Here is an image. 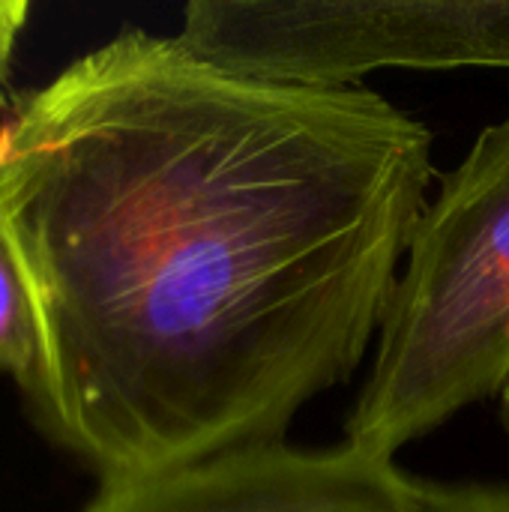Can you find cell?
<instances>
[{
    "instance_id": "3957f363",
    "label": "cell",
    "mask_w": 509,
    "mask_h": 512,
    "mask_svg": "<svg viewBox=\"0 0 509 512\" xmlns=\"http://www.w3.org/2000/svg\"><path fill=\"white\" fill-rule=\"evenodd\" d=\"M177 39L261 78L360 84L375 69H509V0H195Z\"/></svg>"
},
{
    "instance_id": "52a82bcc",
    "label": "cell",
    "mask_w": 509,
    "mask_h": 512,
    "mask_svg": "<svg viewBox=\"0 0 509 512\" xmlns=\"http://www.w3.org/2000/svg\"><path fill=\"white\" fill-rule=\"evenodd\" d=\"M27 12L30 6L24 0H0V108L6 105V81L12 72L18 39L27 24Z\"/></svg>"
},
{
    "instance_id": "277c9868",
    "label": "cell",
    "mask_w": 509,
    "mask_h": 512,
    "mask_svg": "<svg viewBox=\"0 0 509 512\" xmlns=\"http://www.w3.org/2000/svg\"><path fill=\"white\" fill-rule=\"evenodd\" d=\"M84 512H438L432 483L351 444L288 441L228 450L189 465L99 480Z\"/></svg>"
},
{
    "instance_id": "6da1fadb",
    "label": "cell",
    "mask_w": 509,
    "mask_h": 512,
    "mask_svg": "<svg viewBox=\"0 0 509 512\" xmlns=\"http://www.w3.org/2000/svg\"><path fill=\"white\" fill-rule=\"evenodd\" d=\"M360 84L225 69L123 30L0 120V234L60 447L99 480L285 441L360 369L435 180Z\"/></svg>"
},
{
    "instance_id": "7a4b0ae2",
    "label": "cell",
    "mask_w": 509,
    "mask_h": 512,
    "mask_svg": "<svg viewBox=\"0 0 509 512\" xmlns=\"http://www.w3.org/2000/svg\"><path fill=\"white\" fill-rule=\"evenodd\" d=\"M509 387V111L426 204L345 444L393 459Z\"/></svg>"
},
{
    "instance_id": "5b68a950",
    "label": "cell",
    "mask_w": 509,
    "mask_h": 512,
    "mask_svg": "<svg viewBox=\"0 0 509 512\" xmlns=\"http://www.w3.org/2000/svg\"><path fill=\"white\" fill-rule=\"evenodd\" d=\"M0 372L9 375L39 426L48 420L45 348L24 273L0 234Z\"/></svg>"
},
{
    "instance_id": "8992f818",
    "label": "cell",
    "mask_w": 509,
    "mask_h": 512,
    "mask_svg": "<svg viewBox=\"0 0 509 512\" xmlns=\"http://www.w3.org/2000/svg\"><path fill=\"white\" fill-rule=\"evenodd\" d=\"M432 498L438 512H509V486L432 483Z\"/></svg>"
},
{
    "instance_id": "ba28073f",
    "label": "cell",
    "mask_w": 509,
    "mask_h": 512,
    "mask_svg": "<svg viewBox=\"0 0 509 512\" xmlns=\"http://www.w3.org/2000/svg\"><path fill=\"white\" fill-rule=\"evenodd\" d=\"M504 417H507V423H509V387L504 390Z\"/></svg>"
}]
</instances>
